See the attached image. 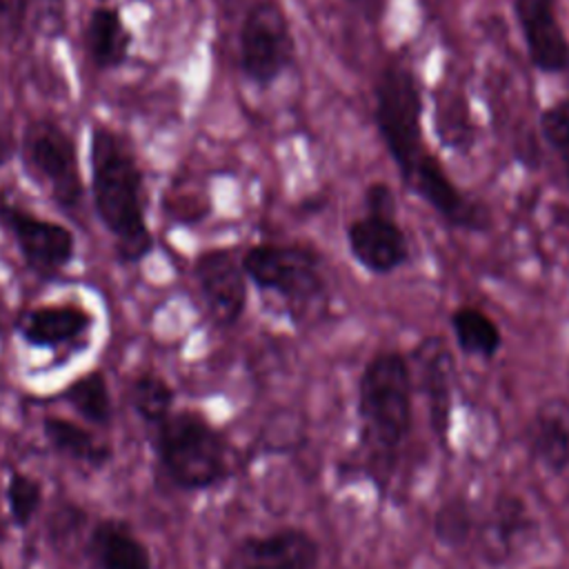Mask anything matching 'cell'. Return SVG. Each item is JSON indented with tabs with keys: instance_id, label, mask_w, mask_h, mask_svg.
Here are the masks:
<instances>
[{
	"instance_id": "603a6c76",
	"label": "cell",
	"mask_w": 569,
	"mask_h": 569,
	"mask_svg": "<svg viewBox=\"0 0 569 569\" xmlns=\"http://www.w3.org/2000/svg\"><path fill=\"white\" fill-rule=\"evenodd\" d=\"M478 513L480 511H476L473 502L465 496L445 498L436 507L431 518L433 540L449 551L471 547L476 525H478Z\"/></svg>"
},
{
	"instance_id": "44dd1931",
	"label": "cell",
	"mask_w": 569,
	"mask_h": 569,
	"mask_svg": "<svg viewBox=\"0 0 569 569\" xmlns=\"http://www.w3.org/2000/svg\"><path fill=\"white\" fill-rule=\"evenodd\" d=\"M449 329L460 353L478 360H493L502 347V331L480 307L460 305L449 316Z\"/></svg>"
},
{
	"instance_id": "2e32d148",
	"label": "cell",
	"mask_w": 569,
	"mask_h": 569,
	"mask_svg": "<svg viewBox=\"0 0 569 569\" xmlns=\"http://www.w3.org/2000/svg\"><path fill=\"white\" fill-rule=\"evenodd\" d=\"M93 327V313L82 305H38L27 309L16 331L22 342L36 349H64L82 342Z\"/></svg>"
},
{
	"instance_id": "1f68e13d",
	"label": "cell",
	"mask_w": 569,
	"mask_h": 569,
	"mask_svg": "<svg viewBox=\"0 0 569 569\" xmlns=\"http://www.w3.org/2000/svg\"><path fill=\"white\" fill-rule=\"evenodd\" d=\"M0 569H4V565H2V560H0Z\"/></svg>"
},
{
	"instance_id": "f546056e",
	"label": "cell",
	"mask_w": 569,
	"mask_h": 569,
	"mask_svg": "<svg viewBox=\"0 0 569 569\" xmlns=\"http://www.w3.org/2000/svg\"><path fill=\"white\" fill-rule=\"evenodd\" d=\"M353 4H358V7H362V11L369 16V18H378L385 9H382V0H351Z\"/></svg>"
},
{
	"instance_id": "5b68a950",
	"label": "cell",
	"mask_w": 569,
	"mask_h": 569,
	"mask_svg": "<svg viewBox=\"0 0 569 569\" xmlns=\"http://www.w3.org/2000/svg\"><path fill=\"white\" fill-rule=\"evenodd\" d=\"M373 122L400 178L429 153L422 136V91L413 69L400 60L385 64L373 87Z\"/></svg>"
},
{
	"instance_id": "3957f363",
	"label": "cell",
	"mask_w": 569,
	"mask_h": 569,
	"mask_svg": "<svg viewBox=\"0 0 569 569\" xmlns=\"http://www.w3.org/2000/svg\"><path fill=\"white\" fill-rule=\"evenodd\" d=\"M153 431V451L164 476L182 491H209L231 476L224 433L198 409H173Z\"/></svg>"
},
{
	"instance_id": "d6986e66",
	"label": "cell",
	"mask_w": 569,
	"mask_h": 569,
	"mask_svg": "<svg viewBox=\"0 0 569 569\" xmlns=\"http://www.w3.org/2000/svg\"><path fill=\"white\" fill-rule=\"evenodd\" d=\"M42 436L58 456L96 471L104 469L113 458V447L109 440L100 438L93 429L64 416H44Z\"/></svg>"
},
{
	"instance_id": "cb8c5ba5",
	"label": "cell",
	"mask_w": 569,
	"mask_h": 569,
	"mask_svg": "<svg viewBox=\"0 0 569 569\" xmlns=\"http://www.w3.org/2000/svg\"><path fill=\"white\" fill-rule=\"evenodd\" d=\"M129 402L142 422L156 427L176 409V391L164 376L140 371L129 385Z\"/></svg>"
},
{
	"instance_id": "6da1fadb",
	"label": "cell",
	"mask_w": 569,
	"mask_h": 569,
	"mask_svg": "<svg viewBox=\"0 0 569 569\" xmlns=\"http://www.w3.org/2000/svg\"><path fill=\"white\" fill-rule=\"evenodd\" d=\"M413 376L396 349L376 351L356 387V458L378 493H387L413 429Z\"/></svg>"
},
{
	"instance_id": "d6a6232c",
	"label": "cell",
	"mask_w": 569,
	"mask_h": 569,
	"mask_svg": "<svg viewBox=\"0 0 569 569\" xmlns=\"http://www.w3.org/2000/svg\"><path fill=\"white\" fill-rule=\"evenodd\" d=\"M100 2H102V4H104V2H107V0H100Z\"/></svg>"
},
{
	"instance_id": "5bb4252c",
	"label": "cell",
	"mask_w": 569,
	"mask_h": 569,
	"mask_svg": "<svg viewBox=\"0 0 569 569\" xmlns=\"http://www.w3.org/2000/svg\"><path fill=\"white\" fill-rule=\"evenodd\" d=\"M560 0H511L529 62L540 73L569 71V38L558 20Z\"/></svg>"
},
{
	"instance_id": "ba28073f",
	"label": "cell",
	"mask_w": 569,
	"mask_h": 569,
	"mask_svg": "<svg viewBox=\"0 0 569 569\" xmlns=\"http://www.w3.org/2000/svg\"><path fill=\"white\" fill-rule=\"evenodd\" d=\"M0 231L13 240L24 264L42 278L62 273L76 258V236L69 227L42 218L7 191H0Z\"/></svg>"
},
{
	"instance_id": "83f0119b",
	"label": "cell",
	"mask_w": 569,
	"mask_h": 569,
	"mask_svg": "<svg viewBox=\"0 0 569 569\" xmlns=\"http://www.w3.org/2000/svg\"><path fill=\"white\" fill-rule=\"evenodd\" d=\"M29 0H0V31L18 36L27 18Z\"/></svg>"
},
{
	"instance_id": "4dcf8cb0",
	"label": "cell",
	"mask_w": 569,
	"mask_h": 569,
	"mask_svg": "<svg viewBox=\"0 0 569 569\" xmlns=\"http://www.w3.org/2000/svg\"><path fill=\"white\" fill-rule=\"evenodd\" d=\"M0 331H2V318H0Z\"/></svg>"
},
{
	"instance_id": "30bf717a",
	"label": "cell",
	"mask_w": 569,
	"mask_h": 569,
	"mask_svg": "<svg viewBox=\"0 0 569 569\" xmlns=\"http://www.w3.org/2000/svg\"><path fill=\"white\" fill-rule=\"evenodd\" d=\"M320 542L302 527H278L238 538L220 569H318Z\"/></svg>"
},
{
	"instance_id": "7a4b0ae2",
	"label": "cell",
	"mask_w": 569,
	"mask_h": 569,
	"mask_svg": "<svg viewBox=\"0 0 569 569\" xmlns=\"http://www.w3.org/2000/svg\"><path fill=\"white\" fill-rule=\"evenodd\" d=\"M89 191L102 227L124 264L142 262L153 249L147 224L144 176L127 136L93 124L89 138Z\"/></svg>"
},
{
	"instance_id": "277c9868",
	"label": "cell",
	"mask_w": 569,
	"mask_h": 569,
	"mask_svg": "<svg viewBox=\"0 0 569 569\" xmlns=\"http://www.w3.org/2000/svg\"><path fill=\"white\" fill-rule=\"evenodd\" d=\"M247 280L282 300L296 322L327 298L322 256L300 242H260L240 256Z\"/></svg>"
},
{
	"instance_id": "4fadbf2b",
	"label": "cell",
	"mask_w": 569,
	"mask_h": 569,
	"mask_svg": "<svg viewBox=\"0 0 569 569\" xmlns=\"http://www.w3.org/2000/svg\"><path fill=\"white\" fill-rule=\"evenodd\" d=\"M193 280L211 322L222 329L238 325L249 293L240 258L227 247L207 249L193 260Z\"/></svg>"
},
{
	"instance_id": "7c38bea8",
	"label": "cell",
	"mask_w": 569,
	"mask_h": 569,
	"mask_svg": "<svg viewBox=\"0 0 569 569\" xmlns=\"http://www.w3.org/2000/svg\"><path fill=\"white\" fill-rule=\"evenodd\" d=\"M405 187L427 202L449 227L469 233H482L491 227L489 209L462 193L449 178L442 160L436 153H427L407 178Z\"/></svg>"
},
{
	"instance_id": "8fae6325",
	"label": "cell",
	"mask_w": 569,
	"mask_h": 569,
	"mask_svg": "<svg viewBox=\"0 0 569 569\" xmlns=\"http://www.w3.org/2000/svg\"><path fill=\"white\" fill-rule=\"evenodd\" d=\"M536 533V518L527 500L511 491H500L485 511L478 513V525L471 547L478 558L498 569L507 565Z\"/></svg>"
},
{
	"instance_id": "ac0fdd59",
	"label": "cell",
	"mask_w": 569,
	"mask_h": 569,
	"mask_svg": "<svg viewBox=\"0 0 569 569\" xmlns=\"http://www.w3.org/2000/svg\"><path fill=\"white\" fill-rule=\"evenodd\" d=\"M87 553L96 569H153L149 547L120 518H102L93 525Z\"/></svg>"
},
{
	"instance_id": "d4e9b609",
	"label": "cell",
	"mask_w": 569,
	"mask_h": 569,
	"mask_svg": "<svg viewBox=\"0 0 569 569\" xmlns=\"http://www.w3.org/2000/svg\"><path fill=\"white\" fill-rule=\"evenodd\" d=\"M42 482L20 469H13L4 487V505L13 527L27 529L42 507Z\"/></svg>"
},
{
	"instance_id": "9a60e30c",
	"label": "cell",
	"mask_w": 569,
	"mask_h": 569,
	"mask_svg": "<svg viewBox=\"0 0 569 569\" xmlns=\"http://www.w3.org/2000/svg\"><path fill=\"white\" fill-rule=\"evenodd\" d=\"M345 238L351 258L373 276H389L398 271L411 256L407 233L398 220L365 213L347 224Z\"/></svg>"
},
{
	"instance_id": "8992f818",
	"label": "cell",
	"mask_w": 569,
	"mask_h": 569,
	"mask_svg": "<svg viewBox=\"0 0 569 569\" xmlns=\"http://www.w3.org/2000/svg\"><path fill=\"white\" fill-rule=\"evenodd\" d=\"M20 158L27 173L64 211L82 204L84 180L73 138L53 118H31L20 136Z\"/></svg>"
},
{
	"instance_id": "4316f807",
	"label": "cell",
	"mask_w": 569,
	"mask_h": 569,
	"mask_svg": "<svg viewBox=\"0 0 569 569\" xmlns=\"http://www.w3.org/2000/svg\"><path fill=\"white\" fill-rule=\"evenodd\" d=\"M362 207L367 216L398 220V200L393 189L387 182H380V180L369 182L362 193Z\"/></svg>"
},
{
	"instance_id": "484cf974",
	"label": "cell",
	"mask_w": 569,
	"mask_h": 569,
	"mask_svg": "<svg viewBox=\"0 0 569 569\" xmlns=\"http://www.w3.org/2000/svg\"><path fill=\"white\" fill-rule=\"evenodd\" d=\"M540 133L547 147L558 156L569 180V98H560L540 111Z\"/></svg>"
},
{
	"instance_id": "ffe728a7",
	"label": "cell",
	"mask_w": 569,
	"mask_h": 569,
	"mask_svg": "<svg viewBox=\"0 0 569 569\" xmlns=\"http://www.w3.org/2000/svg\"><path fill=\"white\" fill-rule=\"evenodd\" d=\"M133 38L120 11L111 4H98L84 27V47L93 67L109 71L127 62Z\"/></svg>"
},
{
	"instance_id": "e0dca14e",
	"label": "cell",
	"mask_w": 569,
	"mask_h": 569,
	"mask_svg": "<svg viewBox=\"0 0 569 569\" xmlns=\"http://www.w3.org/2000/svg\"><path fill=\"white\" fill-rule=\"evenodd\" d=\"M529 458L551 476L569 471V405L560 398L538 405L525 425Z\"/></svg>"
},
{
	"instance_id": "52a82bcc",
	"label": "cell",
	"mask_w": 569,
	"mask_h": 569,
	"mask_svg": "<svg viewBox=\"0 0 569 569\" xmlns=\"http://www.w3.org/2000/svg\"><path fill=\"white\" fill-rule=\"evenodd\" d=\"M296 60V40L278 0H258L242 18L238 64L258 89H269Z\"/></svg>"
},
{
	"instance_id": "7402d4cb",
	"label": "cell",
	"mask_w": 569,
	"mask_h": 569,
	"mask_svg": "<svg viewBox=\"0 0 569 569\" xmlns=\"http://www.w3.org/2000/svg\"><path fill=\"white\" fill-rule=\"evenodd\" d=\"M60 398L91 427H109L113 416V402L109 382L102 371L91 369L73 378L60 393Z\"/></svg>"
},
{
	"instance_id": "9c48e42d",
	"label": "cell",
	"mask_w": 569,
	"mask_h": 569,
	"mask_svg": "<svg viewBox=\"0 0 569 569\" xmlns=\"http://www.w3.org/2000/svg\"><path fill=\"white\" fill-rule=\"evenodd\" d=\"M413 389L422 396L431 433L440 449H449L453 422L456 365L449 345L440 336H425L411 353Z\"/></svg>"
},
{
	"instance_id": "f1b7e54d",
	"label": "cell",
	"mask_w": 569,
	"mask_h": 569,
	"mask_svg": "<svg viewBox=\"0 0 569 569\" xmlns=\"http://www.w3.org/2000/svg\"><path fill=\"white\" fill-rule=\"evenodd\" d=\"M13 156V140L9 138V133L0 127V169L11 160Z\"/></svg>"
}]
</instances>
